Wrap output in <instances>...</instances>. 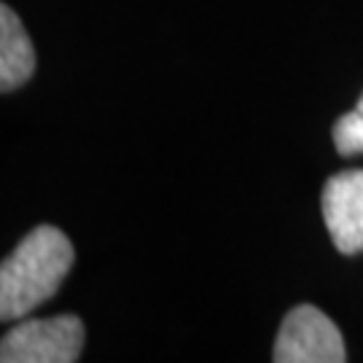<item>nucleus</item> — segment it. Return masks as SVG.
<instances>
[{"label":"nucleus","mask_w":363,"mask_h":363,"mask_svg":"<svg viewBox=\"0 0 363 363\" xmlns=\"http://www.w3.org/2000/svg\"><path fill=\"white\" fill-rule=\"evenodd\" d=\"M73 245L65 232L38 226L11 250L0 267V318L19 320L60 291L73 267Z\"/></svg>","instance_id":"obj_1"},{"label":"nucleus","mask_w":363,"mask_h":363,"mask_svg":"<svg viewBox=\"0 0 363 363\" xmlns=\"http://www.w3.org/2000/svg\"><path fill=\"white\" fill-rule=\"evenodd\" d=\"M84 347V323L76 315L13 325L0 342V363H76Z\"/></svg>","instance_id":"obj_2"},{"label":"nucleus","mask_w":363,"mask_h":363,"mask_svg":"<svg viewBox=\"0 0 363 363\" xmlns=\"http://www.w3.org/2000/svg\"><path fill=\"white\" fill-rule=\"evenodd\" d=\"M274 363H347L337 323L312 304H298L283 318L274 339Z\"/></svg>","instance_id":"obj_3"},{"label":"nucleus","mask_w":363,"mask_h":363,"mask_svg":"<svg viewBox=\"0 0 363 363\" xmlns=\"http://www.w3.org/2000/svg\"><path fill=\"white\" fill-rule=\"evenodd\" d=\"M325 229L345 256L363 250V169L331 175L320 196Z\"/></svg>","instance_id":"obj_4"},{"label":"nucleus","mask_w":363,"mask_h":363,"mask_svg":"<svg viewBox=\"0 0 363 363\" xmlns=\"http://www.w3.org/2000/svg\"><path fill=\"white\" fill-rule=\"evenodd\" d=\"M35 73V52L11 6H0V89H19Z\"/></svg>","instance_id":"obj_5"},{"label":"nucleus","mask_w":363,"mask_h":363,"mask_svg":"<svg viewBox=\"0 0 363 363\" xmlns=\"http://www.w3.org/2000/svg\"><path fill=\"white\" fill-rule=\"evenodd\" d=\"M334 145L342 156L363 154V97L334 124Z\"/></svg>","instance_id":"obj_6"}]
</instances>
